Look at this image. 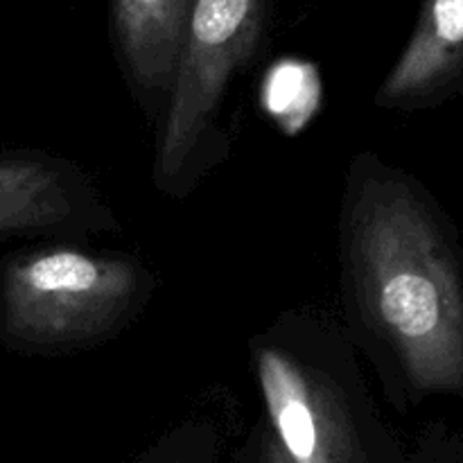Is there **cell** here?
Returning <instances> with one entry per match:
<instances>
[{
	"mask_svg": "<svg viewBox=\"0 0 463 463\" xmlns=\"http://www.w3.org/2000/svg\"><path fill=\"white\" fill-rule=\"evenodd\" d=\"M342 283L353 339L384 383L420 401L463 387V271L428 190L373 154L353 158L342 203Z\"/></svg>",
	"mask_w": 463,
	"mask_h": 463,
	"instance_id": "obj_1",
	"label": "cell"
},
{
	"mask_svg": "<svg viewBox=\"0 0 463 463\" xmlns=\"http://www.w3.org/2000/svg\"><path fill=\"white\" fill-rule=\"evenodd\" d=\"M251 357L265 405L262 437L285 461L375 463L380 423L351 339L288 317L253 337Z\"/></svg>",
	"mask_w": 463,
	"mask_h": 463,
	"instance_id": "obj_2",
	"label": "cell"
},
{
	"mask_svg": "<svg viewBox=\"0 0 463 463\" xmlns=\"http://www.w3.org/2000/svg\"><path fill=\"white\" fill-rule=\"evenodd\" d=\"M154 292L134 256L77 247L18 253L0 276V335L27 353L59 355L107 342Z\"/></svg>",
	"mask_w": 463,
	"mask_h": 463,
	"instance_id": "obj_3",
	"label": "cell"
},
{
	"mask_svg": "<svg viewBox=\"0 0 463 463\" xmlns=\"http://www.w3.org/2000/svg\"><path fill=\"white\" fill-rule=\"evenodd\" d=\"M265 25L267 0H190L152 176L167 197L184 199L226 149L222 102L256 57Z\"/></svg>",
	"mask_w": 463,
	"mask_h": 463,
	"instance_id": "obj_4",
	"label": "cell"
},
{
	"mask_svg": "<svg viewBox=\"0 0 463 463\" xmlns=\"http://www.w3.org/2000/svg\"><path fill=\"white\" fill-rule=\"evenodd\" d=\"M111 229V208L75 163L45 152L0 156V240Z\"/></svg>",
	"mask_w": 463,
	"mask_h": 463,
	"instance_id": "obj_5",
	"label": "cell"
},
{
	"mask_svg": "<svg viewBox=\"0 0 463 463\" xmlns=\"http://www.w3.org/2000/svg\"><path fill=\"white\" fill-rule=\"evenodd\" d=\"M463 77V0H423L405 50L375 93L392 111L432 109L459 90Z\"/></svg>",
	"mask_w": 463,
	"mask_h": 463,
	"instance_id": "obj_6",
	"label": "cell"
},
{
	"mask_svg": "<svg viewBox=\"0 0 463 463\" xmlns=\"http://www.w3.org/2000/svg\"><path fill=\"white\" fill-rule=\"evenodd\" d=\"M190 0H111L118 59L136 99L165 113Z\"/></svg>",
	"mask_w": 463,
	"mask_h": 463,
	"instance_id": "obj_7",
	"label": "cell"
},
{
	"mask_svg": "<svg viewBox=\"0 0 463 463\" xmlns=\"http://www.w3.org/2000/svg\"><path fill=\"white\" fill-rule=\"evenodd\" d=\"M215 450V434L202 425L176 430L145 463H208Z\"/></svg>",
	"mask_w": 463,
	"mask_h": 463,
	"instance_id": "obj_8",
	"label": "cell"
},
{
	"mask_svg": "<svg viewBox=\"0 0 463 463\" xmlns=\"http://www.w3.org/2000/svg\"><path fill=\"white\" fill-rule=\"evenodd\" d=\"M260 463H288V461L279 455V450H276L265 437H260Z\"/></svg>",
	"mask_w": 463,
	"mask_h": 463,
	"instance_id": "obj_9",
	"label": "cell"
}]
</instances>
